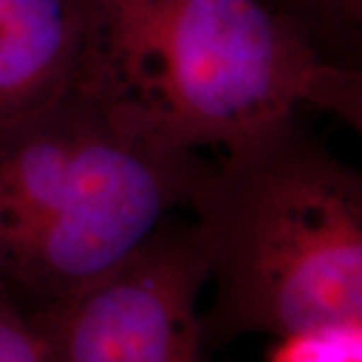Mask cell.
<instances>
[{
    "label": "cell",
    "instance_id": "cell-5",
    "mask_svg": "<svg viewBox=\"0 0 362 362\" xmlns=\"http://www.w3.org/2000/svg\"><path fill=\"white\" fill-rule=\"evenodd\" d=\"M90 33V0H0V131L77 87Z\"/></svg>",
    "mask_w": 362,
    "mask_h": 362
},
{
    "label": "cell",
    "instance_id": "cell-1",
    "mask_svg": "<svg viewBox=\"0 0 362 362\" xmlns=\"http://www.w3.org/2000/svg\"><path fill=\"white\" fill-rule=\"evenodd\" d=\"M81 81L173 147L221 153L320 111L361 131L362 75L276 0H90Z\"/></svg>",
    "mask_w": 362,
    "mask_h": 362
},
{
    "label": "cell",
    "instance_id": "cell-7",
    "mask_svg": "<svg viewBox=\"0 0 362 362\" xmlns=\"http://www.w3.org/2000/svg\"><path fill=\"white\" fill-rule=\"evenodd\" d=\"M300 18L316 39L340 57L338 49L358 37L362 0H276Z\"/></svg>",
    "mask_w": 362,
    "mask_h": 362
},
{
    "label": "cell",
    "instance_id": "cell-8",
    "mask_svg": "<svg viewBox=\"0 0 362 362\" xmlns=\"http://www.w3.org/2000/svg\"><path fill=\"white\" fill-rule=\"evenodd\" d=\"M0 362H45L39 338L18 300L0 284Z\"/></svg>",
    "mask_w": 362,
    "mask_h": 362
},
{
    "label": "cell",
    "instance_id": "cell-6",
    "mask_svg": "<svg viewBox=\"0 0 362 362\" xmlns=\"http://www.w3.org/2000/svg\"><path fill=\"white\" fill-rule=\"evenodd\" d=\"M264 362H362V320L320 324L276 337Z\"/></svg>",
    "mask_w": 362,
    "mask_h": 362
},
{
    "label": "cell",
    "instance_id": "cell-2",
    "mask_svg": "<svg viewBox=\"0 0 362 362\" xmlns=\"http://www.w3.org/2000/svg\"><path fill=\"white\" fill-rule=\"evenodd\" d=\"M209 168L81 81L0 131V284L35 306L75 294L192 209Z\"/></svg>",
    "mask_w": 362,
    "mask_h": 362
},
{
    "label": "cell",
    "instance_id": "cell-3",
    "mask_svg": "<svg viewBox=\"0 0 362 362\" xmlns=\"http://www.w3.org/2000/svg\"><path fill=\"white\" fill-rule=\"evenodd\" d=\"M194 211L206 346L362 320V180L292 119L221 153Z\"/></svg>",
    "mask_w": 362,
    "mask_h": 362
},
{
    "label": "cell",
    "instance_id": "cell-4",
    "mask_svg": "<svg viewBox=\"0 0 362 362\" xmlns=\"http://www.w3.org/2000/svg\"><path fill=\"white\" fill-rule=\"evenodd\" d=\"M207 276L199 226L168 220L115 270L26 314L45 362H202Z\"/></svg>",
    "mask_w": 362,
    "mask_h": 362
}]
</instances>
